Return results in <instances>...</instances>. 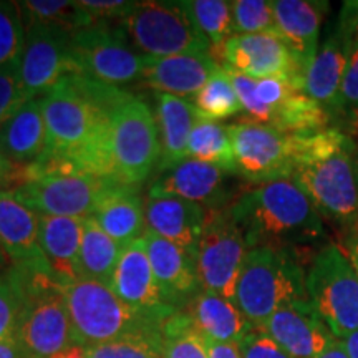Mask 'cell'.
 Wrapping results in <instances>:
<instances>
[{"mask_svg": "<svg viewBox=\"0 0 358 358\" xmlns=\"http://www.w3.org/2000/svg\"><path fill=\"white\" fill-rule=\"evenodd\" d=\"M40 100L48 151L64 156L83 171L118 181L110 141L113 115L90 100L70 75L62 78Z\"/></svg>", "mask_w": 358, "mask_h": 358, "instance_id": "6da1fadb", "label": "cell"}, {"mask_svg": "<svg viewBox=\"0 0 358 358\" xmlns=\"http://www.w3.org/2000/svg\"><path fill=\"white\" fill-rule=\"evenodd\" d=\"M249 250L299 249L324 237V219L294 179L264 182L229 206Z\"/></svg>", "mask_w": 358, "mask_h": 358, "instance_id": "7a4b0ae2", "label": "cell"}, {"mask_svg": "<svg viewBox=\"0 0 358 358\" xmlns=\"http://www.w3.org/2000/svg\"><path fill=\"white\" fill-rule=\"evenodd\" d=\"M75 343L93 347L143 335L161 338V327L178 310H141L123 302L108 284L80 277L64 284Z\"/></svg>", "mask_w": 358, "mask_h": 358, "instance_id": "3957f363", "label": "cell"}, {"mask_svg": "<svg viewBox=\"0 0 358 358\" xmlns=\"http://www.w3.org/2000/svg\"><path fill=\"white\" fill-rule=\"evenodd\" d=\"M22 295V310L15 330L17 343L30 358H50L75 345L66 308L64 284L48 267L10 266Z\"/></svg>", "mask_w": 358, "mask_h": 358, "instance_id": "277c9868", "label": "cell"}, {"mask_svg": "<svg viewBox=\"0 0 358 358\" xmlns=\"http://www.w3.org/2000/svg\"><path fill=\"white\" fill-rule=\"evenodd\" d=\"M113 179L83 171L64 156L47 150L42 158L24 166V185L10 191L40 216L92 217Z\"/></svg>", "mask_w": 358, "mask_h": 358, "instance_id": "5b68a950", "label": "cell"}, {"mask_svg": "<svg viewBox=\"0 0 358 358\" xmlns=\"http://www.w3.org/2000/svg\"><path fill=\"white\" fill-rule=\"evenodd\" d=\"M310 302L307 271L297 249H250L237 282L236 303L245 319L261 329L275 310Z\"/></svg>", "mask_w": 358, "mask_h": 358, "instance_id": "8992f818", "label": "cell"}, {"mask_svg": "<svg viewBox=\"0 0 358 358\" xmlns=\"http://www.w3.org/2000/svg\"><path fill=\"white\" fill-rule=\"evenodd\" d=\"M290 179L322 219L332 221L345 236L358 231L357 146L352 140L332 153L299 164Z\"/></svg>", "mask_w": 358, "mask_h": 358, "instance_id": "52a82bcc", "label": "cell"}, {"mask_svg": "<svg viewBox=\"0 0 358 358\" xmlns=\"http://www.w3.org/2000/svg\"><path fill=\"white\" fill-rule=\"evenodd\" d=\"M116 30L146 57L198 55L211 50V43L194 24L185 2H134Z\"/></svg>", "mask_w": 358, "mask_h": 358, "instance_id": "ba28073f", "label": "cell"}, {"mask_svg": "<svg viewBox=\"0 0 358 358\" xmlns=\"http://www.w3.org/2000/svg\"><path fill=\"white\" fill-rule=\"evenodd\" d=\"M310 303L335 338L358 332V275L342 248L330 243L307 268Z\"/></svg>", "mask_w": 358, "mask_h": 358, "instance_id": "9c48e42d", "label": "cell"}, {"mask_svg": "<svg viewBox=\"0 0 358 358\" xmlns=\"http://www.w3.org/2000/svg\"><path fill=\"white\" fill-rule=\"evenodd\" d=\"M110 141L116 179L138 187L161 158L158 123L150 105L133 96L116 110Z\"/></svg>", "mask_w": 358, "mask_h": 358, "instance_id": "30bf717a", "label": "cell"}, {"mask_svg": "<svg viewBox=\"0 0 358 358\" xmlns=\"http://www.w3.org/2000/svg\"><path fill=\"white\" fill-rule=\"evenodd\" d=\"M248 252L243 231L232 219L229 208L208 211L196 254L201 289L236 302L237 282Z\"/></svg>", "mask_w": 358, "mask_h": 358, "instance_id": "8fae6325", "label": "cell"}, {"mask_svg": "<svg viewBox=\"0 0 358 358\" xmlns=\"http://www.w3.org/2000/svg\"><path fill=\"white\" fill-rule=\"evenodd\" d=\"M70 38L75 75L115 87L141 78L146 55L131 50L118 30L110 29L108 22L96 20L70 35Z\"/></svg>", "mask_w": 358, "mask_h": 358, "instance_id": "7c38bea8", "label": "cell"}, {"mask_svg": "<svg viewBox=\"0 0 358 358\" xmlns=\"http://www.w3.org/2000/svg\"><path fill=\"white\" fill-rule=\"evenodd\" d=\"M229 134L237 176L257 185L292 176V134L252 120L229 124Z\"/></svg>", "mask_w": 358, "mask_h": 358, "instance_id": "4fadbf2b", "label": "cell"}, {"mask_svg": "<svg viewBox=\"0 0 358 358\" xmlns=\"http://www.w3.org/2000/svg\"><path fill=\"white\" fill-rule=\"evenodd\" d=\"M70 34L57 27L27 22L20 75L30 98L45 95L66 75H75Z\"/></svg>", "mask_w": 358, "mask_h": 358, "instance_id": "5bb4252c", "label": "cell"}, {"mask_svg": "<svg viewBox=\"0 0 358 358\" xmlns=\"http://www.w3.org/2000/svg\"><path fill=\"white\" fill-rule=\"evenodd\" d=\"M211 57L254 80L302 78L301 66L277 34L234 35Z\"/></svg>", "mask_w": 358, "mask_h": 358, "instance_id": "9a60e30c", "label": "cell"}, {"mask_svg": "<svg viewBox=\"0 0 358 358\" xmlns=\"http://www.w3.org/2000/svg\"><path fill=\"white\" fill-rule=\"evenodd\" d=\"M229 174L214 164L187 158L153 179L148 187V198L186 199L208 211L226 209L232 198L227 179Z\"/></svg>", "mask_w": 358, "mask_h": 358, "instance_id": "2e32d148", "label": "cell"}, {"mask_svg": "<svg viewBox=\"0 0 358 358\" xmlns=\"http://www.w3.org/2000/svg\"><path fill=\"white\" fill-rule=\"evenodd\" d=\"M261 330L292 358H315L337 340L310 302L279 308L264 322Z\"/></svg>", "mask_w": 358, "mask_h": 358, "instance_id": "e0dca14e", "label": "cell"}, {"mask_svg": "<svg viewBox=\"0 0 358 358\" xmlns=\"http://www.w3.org/2000/svg\"><path fill=\"white\" fill-rule=\"evenodd\" d=\"M143 239L163 302L181 310V306H187L203 290L196 261L176 244L155 232L146 231Z\"/></svg>", "mask_w": 358, "mask_h": 358, "instance_id": "ac0fdd59", "label": "cell"}, {"mask_svg": "<svg viewBox=\"0 0 358 358\" xmlns=\"http://www.w3.org/2000/svg\"><path fill=\"white\" fill-rule=\"evenodd\" d=\"M0 245L12 266L48 267L40 248V214L10 191H0Z\"/></svg>", "mask_w": 358, "mask_h": 358, "instance_id": "d6986e66", "label": "cell"}, {"mask_svg": "<svg viewBox=\"0 0 358 358\" xmlns=\"http://www.w3.org/2000/svg\"><path fill=\"white\" fill-rule=\"evenodd\" d=\"M327 8H329L327 2H312V0L272 2L275 34L294 55L297 65L301 66L302 75L319 50L317 43H319L320 27Z\"/></svg>", "mask_w": 358, "mask_h": 358, "instance_id": "ffe728a7", "label": "cell"}, {"mask_svg": "<svg viewBox=\"0 0 358 358\" xmlns=\"http://www.w3.org/2000/svg\"><path fill=\"white\" fill-rule=\"evenodd\" d=\"M208 209L179 198H148L146 231L176 244L196 261Z\"/></svg>", "mask_w": 358, "mask_h": 358, "instance_id": "44dd1931", "label": "cell"}, {"mask_svg": "<svg viewBox=\"0 0 358 358\" xmlns=\"http://www.w3.org/2000/svg\"><path fill=\"white\" fill-rule=\"evenodd\" d=\"M110 287L123 302L134 308L176 310L163 302L143 237L123 248L111 275Z\"/></svg>", "mask_w": 358, "mask_h": 358, "instance_id": "7402d4cb", "label": "cell"}, {"mask_svg": "<svg viewBox=\"0 0 358 358\" xmlns=\"http://www.w3.org/2000/svg\"><path fill=\"white\" fill-rule=\"evenodd\" d=\"M221 65L209 53L174 57H146L141 78L148 87L179 98L196 96Z\"/></svg>", "mask_w": 358, "mask_h": 358, "instance_id": "603a6c76", "label": "cell"}, {"mask_svg": "<svg viewBox=\"0 0 358 358\" xmlns=\"http://www.w3.org/2000/svg\"><path fill=\"white\" fill-rule=\"evenodd\" d=\"M101 229L120 245H128L146 232L145 203L138 187L111 182L98 201L93 216Z\"/></svg>", "mask_w": 358, "mask_h": 358, "instance_id": "cb8c5ba5", "label": "cell"}, {"mask_svg": "<svg viewBox=\"0 0 358 358\" xmlns=\"http://www.w3.org/2000/svg\"><path fill=\"white\" fill-rule=\"evenodd\" d=\"M203 120L194 103L168 93H159L156 123L159 131L161 158L158 171L164 173L187 159V143L192 128Z\"/></svg>", "mask_w": 358, "mask_h": 358, "instance_id": "d4e9b609", "label": "cell"}, {"mask_svg": "<svg viewBox=\"0 0 358 358\" xmlns=\"http://www.w3.org/2000/svg\"><path fill=\"white\" fill-rule=\"evenodd\" d=\"M348 45L334 32L319 47L302 75V90L308 98L320 103L330 113L338 111L340 87L347 69Z\"/></svg>", "mask_w": 358, "mask_h": 358, "instance_id": "484cf974", "label": "cell"}, {"mask_svg": "<svg viewBox=\"0 0 358 358\" xmlns=\"http://www.w3.org/2000/svg\"><path fill=\"white\" fill-rule=\"evenodd\" d=\"M187 313L196 329L209 342L239 345L241 340L256 329L245 319L236 302L227 301L211 290H201L187 303Z\"/></svg>", "mask_w": 358, "mask_h": 358, "instance_id": "4316f807", "label": "cell"}, {"mask_svg": "<svg viewBox=\"0 0 358 358\" xmlns=\"http://www.w3.org/2000/svg\"><path fill=\"white\" fill-rule=\"evenodd\" d=\"M83 219L40 216V248L52 274L60 284L80 279Z\"/></svg>", "mask_w": 358, "mask_h": 358, "instance_id": "83f0119b", "label": "cell"}, {"mask_svg": "<svg viewBox=\"0 0 358 358\" xmlns=\"http://www.w3.org/2000/svg\"><path fill=\"white\" fill-rule=\"evenodd\" d=\"M47 150L48 136L42 100L32 98L0 129V151L12 163L27 166L42 158Z\"/></svg>", "mask_w": 358, "mask_h": 358, "instance_id": "f1b7e54d", "label": "cell"}, {"mask_svg": "<svg viewBox=\"0 0 358 358\" xmlns=\"http://www.w3.org/2000/svg\"><path fill=\"white\" fill-rule=\"evenodd\" d=\"M123 245L101 229L95 217L83 219L82 248H80L78 271L85 279L101 280L110 285L118 259L122 256Z\"/></svg>", "mask_w": 358, "mask_h": 358, "instance_id": "f546056e", "label": "cell"}, {"mask_svg": "<svg viewBox=\"0 0 358 358\" xmlns=\"http://www.w3.org/2000/svg\"><path fill=\"white\" fill-rule=\"evenodd\" d=\"M187 158L204 161L224 171L236 174L229 124L224 127L211 120H199L192 128L187 143Z\"/></svg>", "mask_w": 358, "mask_h": 358, "instance_id": "4dcf8cb0", "label": "cell"}, {"mask_svg": "<svg viewBox=\"0 0 358 358\" xmlns=\"http://www.w3.org/2000/svg\"><path fill=\"white\" fill-rule=\"evenodd\" d=\"M161 358H209V345L187 312H174L161 327Z\"/></svg>", "mask_w": 358, "mask_h": 358, "instance_id": "1f68e13d", "label": "cell"}, {"mask_svg": "<svg viewBox=\"0 0 358 358\" xmlns=\"http://www.w3.org/2000/svg\"><path fill=\"white\" fill-rule=\"evenodd\" d=\"M27 22L57 27L73 35L78 30L95 24L98 19L88 13L78 2H62V0H27L19 2Z\"/></svg>", "mask_w": 358, "mask_h": 358, "instance_id": "d6a6232c", "label": "cell"}, {"mask_svg": "<svg viewBox=\"0 0 358 358\" xmlns=\"http://www.w3.org/2000/svg\"><path fill=\"white\" fill-rule=\"evenodd\" d=\"M187 12L198 29L211 43L209 55L221 50L224 43L234 37V20H232L231 2L224 0H189L185 2Z\"/></svg>", "mask_w": 358, "mask_h": 358, "instance_id": "836d02e7", "label": "cell"}, {"mask_svg": "<svg viewBox=\"0 0 358 358\" xmlns=\"http://www.w3.org/2000/svg\"><path fill=\"white\" fill-rule=\"evenodd\" d=\"M196 108L204 120H217L229 118L243 111L239 96H237L232 82L227 71L222 69L217 71L208 83L201 88V92L194 96Z\"/></svg>", "mask_w": 358, "mask_h": 358, "instance_id": "e575fe53", "label": "cell"}, {"mask_svg": "<svg viewBox=\"0 0 358 358\" xmlns=\"http://www.w3.org/2000/svg\"><path fill=\"white\" fill-rule=\"evenodd\" d=\"M25 45V22L19 2L0 0V69L19 64Z\"/></svg>", "mask_w": 358, "mask_h": 358, "instance_id": "d590c367", "label": "cell"}, {"mask_svg": "<svg viewBox=\"0 0 358 358\" xmlns=\"http://www.w3.org/2000/svg\"><path fill=\"white\" fill-rule=\"evenodd\" d=\"M236 35L275 34L272 2L267 0H236L231 2Z\"/></svg>", "mask_w": 358, "mask_h": 358, "instance_id": "8d00e7d4", "label": "cell"}, {"mask_svg": "<svg viewBox=\"0 0 358 358\" xmlns=\"http://www.w3.org/2000/svg\"><path fill=\"white\" fill-rule=\"evenodd\" d=\"M90 358H161V338L123 337L88 347Z\"/></svg>", "mask_w": 358, "mask_h": 358, "instance_id": "74e56055", "label": "cell"}, {"mask_svg": "<svg viewBox=\"0 0 358 358\" xmlns=\"http://www.w3.org/2000/svg\"><path fill=\"white\" fill-rule=\"evenodd\" d=\"M32 100L27 93L19 64L0 69V129L27 101Z\"/></svg>", "mask_w": 358, "mask_h": 358, "instance_id": "f35d334b", "label": "cell"}, {"mask_svg": "<svg viewBox=\"0 0 358 358\" xmlns=\"http://www.w3.org/2000/svg\"><path fill=\"white\" fill-rule=\"evenodd\" d=\"M8 268L0 274V342L15 337L22 310V295Z\"/></svg>", "mask_w": 358, "mask_h": 358, "instance_id": "ab89813d", "label": "cell"}, {"mask_svg": "<svg viewBox=\"0 0 358 358\" xmlns=\"http://www.w3.org/2000/svg\"><path fill=\"white\" fill-rule=\"evenodd\" d=\"M348 45L347 69L338 96V111L358 124V43Z\"/></svg>", "mask_w": 358, "mask_h": 358, "instance_id": "60d3db41", "label": "cell"}, {"mask_svg": "<svg viewBox=\"0 0 358 358\" xmlns=\"http://www.w3.org/2000/svg\"><path fill=\"white\" fill-rule=\"evenodd\" d=\"M237 347L243 358H292L261 329L250 330Z\"/></svg>", "mask_w": 358, "mask_h": 358, "instance_id": "b9f144b4", "label": "cell"}, {"mask_svg": "<svg viewBox=\"0 0 358 358\" xmlns=\"http://www.w3.org/2000/svg\"><path fill=\"white\" fill-rule=\"evenodd\" d=\"M85 10L92 13L93 17L98 20H122L124 17L131 12L134 7V2H113V0H83V2H78Z\"/></svg>", "mask_w": 358, "mask_h": 358, "instance_id": "7bdbcfd3", "label": "cell"}, {"mask_svg": "<svg viewBox=\"0 0 358 358\" xmlns=\"http://www.w3.org/2000/svg\"><path fill=\"white\" fill-rule=\"evenodd\" d=\"M335 32L347 43H358V0L343 3Z\"/></svg>", "mask_w": 358, "mask_h": 358, "instance_id": "ee69618b", "label": "cell"}, {"mask_svg": "<svg viewBox=\"0 0 358 358\" xmlns=\"http://www.w3.org/2000/svg\"><path fill=\"white\" fill-rule=\"evenodd\" d=\"M22 185V166L0 151V191H13Z\"/></svg>", "mask_w": 358, "mask_h": 358, "instance_id": "f6af8a7d", "label": "cell"}, {"mask_svg": "<svg viewBox=\"0 0 358 358\" xmlns=\"http://www.w3.org/2000/svg\"><path fill=\"white\" fill-rule=\"evenodd\" d=\"M209 358H243L241 357L239 347L234 343H217L209 342Z\"/></svg>", "mask_w": 358, "mask_h": 358, "instance_id": "bcb514c9", "label": "cell"}, {"mask_svg": "<svg viewBox=\"0 0 358 358\" xmlns=\"http://www.w3.org/2000/svg\"><path fill=\"white\" fill-rule=\"evenodd\" d=\"M342 244H343L342 250L345 252L348 261L352 262V266H353V268H355V272L358 275V231L352 232V234L343 236Z\"/></svg>", "mask_w": 358, "mask_h": 358, "instance_id": "7dc6e473", "label": "cell"}, {"mask_svg": "<svg viewBox=\"0 0 358 358\" xmlns=\"http://www.w3.org/2000/svg\"><path fill=\"white\" fill-rule=\"evenodd\" d=\"M0 358H30L22 350L15 338H7L0 342Z\"/></svg>", "mask_w": 358, "mask_h": 358, "instance_id": "c3c4849f", "label": "cell"}, {"mask_svg": "<svg viewBox=\"0 0 358 358\" xmlns=\"http://www.w3.org/2000/svg\"><path fill=\"white\" fill-rule=\"evenodd\" d=\"M315 358H348L347 348L343 345L342 340H335L332 345H329L325 348L320 355H317Z\"/></svg>", "mask_w": 358, "mask_h": 358, "instance_id": "681fc988", "label": "cell"}, {"mask_svg": "<svg viewBox=\"0 0 358 358\" xmlns=\"http://www.w3.org/2000/svg\"><path fill=\"white\" fill-rule=\"evenodd\" d=\"M50 358H90L88 347H83V345H78V343H75V345H71L69 348H65V350L55 353V355H52Z\"/></svg>", "mask_w": 358, "mask_h": 358, "instance_id": "f907efd6", "label": "cell"}, {"mask_svg": "<svg viewBox=\"0 0 358 358\" xmlns=\"http://www.w3.org/2000/svg\"><path fill=\"white\" fill-rule=\"evenodd\" d=\"M343 345L347 348L348 358H358V332H353L342 338Z\"/></svg>", "mask_w": 358, "mask_h": 358, "instance_id": "816d5d0a", "label": "cell"}, {"mask_svg": "<svg viewBox=\"0 0 358 358\" xmlns=\"http://www.w3.org/2000/svg\"><path fill=\"white\" fill-rule=\"evenodd\" d=\"M12 264H10V261H8V257L6 256V252H3V249H2V245H0V271L2 272H6L8 267H10Z\"/></svg>", "mask_w": 358, "mask_h": 358, "instance_id": "f5cc1de1", "label": "cell"}, {"mask_svg": "<svg viewBox=\"0 0 358 358\" xmlns=\"http://www.w3.org/2000/svg\"><path fill=\"white\" fill-rule=\"evenodd\" d=\"M357 169H358V153H357Z\"/></svg>", "mask_w": 358, "mask_h": 358, "instance_id": "db71d44e", "label": "cell"}]
</instances>
